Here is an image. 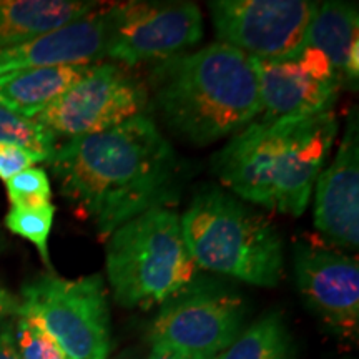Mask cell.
Instances as JSON below:
<instances>
[{"label":"cell","mask_w":359,"mask_h":359,"mask_svg":"<svg viewBox=\"0 0 359 359\" xmlns=\"http://www.w3.org/2000/svg\"><path fill=\"white\" fill-rule=\"evenodd\" d=\"M210 13L219 42L264 62L302 55L318 2L309 0H215Z\"/></svg>","instance_id":"ba28073f"},{"label":"cell","mask_w":359,"mask_h":359,"mask_svg":"<svg viewBox=\"0 0 359 359\" xmlns=\"http://www.w3.org/2000/svg\"><path fill=\"white\" fill-rule=\"evenodd\" d=\"M294 275L303 298L339 338L356 341L359 333L358 262L339 251L298 245Z\"/></svg>","instance_id":"8fae6325"},{"label":"cell","mask_w":359,"mask_h":359,"mask_svg":"<svg viewBox=\"0 0 359 359\" xmlns=\"http://www.w3.org/2000/svg\"><path fill=\"white\" fill-rule=\"evenodd\" d=\"M20 359H70L37 321L20 316L13 334Z\"/></svg>","instance_id":"7402d4cb"},{"label":"cell","mask_w":359,"mask_h":359,"mask_svg":"<svg viewBox=\"0 0 359 359\" xmlns=\"http://www.w3.org/2000/svg\"><path fill=\"white\" fill-rule=\"evenodd\" d=\"M333 110L255 120L213 160L223 187L241 200L291 217L304 213L338 137Z\"/></svg>","instance_id":"7a4b0ae2"},{"label":"cell","mask_w":359,"mask_h":359,"mask_svg":"<svg viewBox=\"0 0 359 359\" xmlns=\"http://www.w3.org/2000/svg\"><path fill=\"white\" fill-rule=\"evenodd\" d=\"M147 105L148 90L135 75L114 62H97L35 122L53 135L75 138L114 128L145 114Z\"/></svg>","instance_id":"52a82bcc"},{"label":"cell","mask_w":359,"mask_h":359,"mask_svg":"<svg viewBox=\"0 0 359 359\" xmlns=\"http://www.w3.org/2000/svg\"><path fill=\"white\" fill-rule=\"evenodd\" d=\"M17 308H19V304H17L15 298H13L8 291L0 288V316H4V314L12 313V311L17 313Z\"/></svg>","instance_id":"484cf974"},{"label":"cell","mask_w":359,"mask_h":359,"mask_svg":"<svg viewBox=\"0 0 359 359\" xmlns=\"http://www.w3.org/2000/svg\"><path fill=\"white\" fill-rule=\"evenodd\" d=\"M0 143L25 148L43 161L50 160L57 148L55 135L35 120L13 114L4 105H0Z\"/></svg>","instance_id":"d6986e66"},{"label":"cell","mask_w":359,"mask_h":359,"mask_svg":"<svg viewBox=\"0 0 359 359\" xmlns=\"http://www.w3.org/2000/svg\"><path fill=\"white\" fill-rule=\"evenodd\" d=\"M48 163L58 190L93 223L102 241L177 195V155L145 114L105 132L69 138Z\"/></svg>","instance_id":"6da1fadb"},{"label":"cell","mask_w":359,"mask_h":359,"mask_svg":"<svg viewBox=\"0 0 359 359\" xmlns=\"http://www.w3.org/2000/svg\"><path fill=\"white\" fill-rule=\"evenodd\" d=\"M180 224L196 266L263 288L280 283L285 266L280 233L228 193L212 187L196 193Z\"/></svg>","instance_id":"277c9868"},{"label":"cell","mask_w":359,"mask_h":359,"mask_svg":"<svg viewBox=\"0 0 359 359\" xmlns=\"http://www.w3.org/2000/svg\"><path fill=\"white\" fill-rule=\"evenodd\" d=\"M304 48L320 52L341 85H356L359 74V17L356 4H320L309 24Z\"/></svg>","instance_id":"9a60e30c"},{"label":"cell","mask_w":359,"mask_h":359,"mask_svg":"<svg viewBox=\"0 0 359 359\" xmlns=\"http://www.w3.org/2000/svg\"><path fill=\"white\" fill-rule=\"evenodd\" d=\"M213 359H294V343L281 314L269 313Z\"/></svg>","instance_id":"ac0fdd59"},{"label":"cell","mask_w":359,"mask_h":359,"mask_svg":"<svg viewBox=\"0 0 359 359\" xmlns=\"http://www.w3.org/2000/svg\"><path fill=\"white\" fill-rule=\"evenodd\" d=\"M55 206L48 205L37 210L11 208L6 217V226L13 235L25 238L39 250L43 263L50 264L48 257V236H50Z\"/></svg>","instance_id":"ffe728a7"},{"label":"cell","mask_w":359,"mask_h":359,"mask_svg":"<svg viewBox=\"0 0 359 359\" xmlns=\"http://www.w3.org/2000/svg\"><path fill=\"white\" fill-rule=\"evenodd\" d=\"M151 325V344H163L180 353L213 359L241 334L243 299L213 288L188 290L167 299Z\"/></svg>","instance_id":"30bf717a"},{"label":"cell","mask_w":359,"mask_h":359,"mask_svg":"<svg viewBox=\"0 0 359 359\" xmlns=\"http://www.w3.org/2000/svg\"><path fill=\"white\" fill-rule=\"evenodd\" d=\"M115 4L98 6L87 15L17 47L0 50V77L13 72L65 65H92L105 58Z\"/></svg>","instance_id":"4fadbf2b"},{"label":"cell","mask_w":359,"mask_h":359,"mask_svg":"<svg viewBox=\"0 0 359 359\" xmlns=\"http://www.w3.org/2000/svg\"><path fill=\"white\" fill-rule=\"evenodd\" d=\"M201 37L203 15L196 4H115L105 57L125 67L163 62Z\"/></svg>","instance_id":"9c48e42d"},{"label":"cell","mask_w":359,"mask_h":359,"mask_svg":"<svg viewBox=\"0 0 359 359\" xmlns=\"http://www.w3.org/2000/svg\"><path fill=\"white\" fill-rule=\"evenodd\" d=\"M314 224L344 248L359 245V125L356 109L348 116L343 140L330 167L314 183Z\"/></svg>","instance_id":"5bb4252c"},{"label":"cell","mask_w":359,"mask_h":359,"mask_svg":"<svg viewBox=\"0 0 359 359\" xmlns=\"http://www.w3.org/2000/svg\"><path fill=\"white\" fill-rule=\"evenodd\" d=\"M0 359H20L13 343V334L7 330L0 331Z\"/></svg>","instance_id":"d4e9b609"},{"label":"cell","mask_w":359,"mask_h":359,"mask_svg":"<svg viewBox=\"0 0 359 359\" xmlns=\"http://www.w3.org/2000/svg\"><path fill=\"white\" fill-rule=\"evenodd\" d=\"M255 62L264 120L333 110L343 87L320 52L303 48L293 60Z\"/></svg>","instance_id":"7c38bea8"},{"label":"cell","mask_w":359,"mask_h":359,"mask_svg":"<svg viewBox=\"0 0 359 359\" xmlns=\"http://www.w3.org/2000/svg\"><path fill=\"white\" fill-rule=\"evenodd\" d=\"M105 241L107 276L123 308L150 309L165 303L195 276L180 217L167 206L138 215Z\"/></svg>","instance_id":"5b68a950"},{"label":"cell","mask_w":359,"mask_h":359,"mask_svg":"<svg viewBox=\"0 0 359 359\" xmlns=\"http://www.w3.org/2000/svg\"><path fill=\"white\" fill-rule=\"evenodd\" d=\"M90 65H65L13 72L0 77V105L35 120L87 74Z\"/></svg>","instance_id":"e0dca14e"},{"label":"cell","mask_w":359,"mask_h":359,"mask_svg":"<svg viewBox=\"0 0 359 359\" xmlns=\"http://www.w3.org/2000/svg\"><path fill=\"white\" fill-rule=\"evenodd\" d=\"M100 6L79 0H6L0 2V50L17 47L87 15Z\"/></svg>","instance_id":"2e32d148"},{"label":"cell","mask_w":359,"mask_h":359,"mask_svg":"<svg viewBox=\"0 0 359 359\" xmlns=\"http://www.w3.org/2000/svg\"><path fill=\"white\" fill-rule=\"evenodd\" d=\"M17 314L37 321L70 359H107L111 351L109 299L100 275L40 276L24 286Z\"/></svg>","instance_id":"8992f818"},{"label":"cell","mask_w":359,"mask_h":359,"mask_svg":"<svg viewBox=\"0 0 359 359\" xmlns=\"http://www.w3.org/2000/svg\"><path fill=\"white\" fill-rule=\"evenodd\" d=\"M150 90L161 122L193 145L235 135L262 114L253 58L222 42L158 62Z\"/></svg>","instance_id":"3957f363"},{"label":"cell","mask_w":359,"mask_h":359,"mask_svg":"<svg viewBox=\"0 0 359 359\" xmlns=\"http://www.w3.org/2000/svg\"><path fill=\"white\" fill-rule=\"evenodd\" d=\"M148 359H201V358H195V356H190V354L180 353L177 349L163 346V344H154Z\"/></svg>","instance_id":"cb8c5ba5"},{"label":"cell","mask_w":359,"mask_h":359,"mask_svg":"<svg viewBox=\"0 0 359 359\" xmlns=\"http://www.w3.org/2000/svg\"><path fill=\"white\" fill-rule=\"evenodd\" d=\"M12 208L37 210L52 205L50 180L42 168H27L6 182Z\"/></svg>","instance_id":"44dd1931"},{"label":"cell","mask_w":359,"mask_h":359,"mask_svg":"<svg viewBox=\"0 0 359 359\" xmlns=\"http://www.w3.org/2000/svg\"><path fill=\"white\" fill-rule=\"evenodd\" d=\"M40 161L43 160L32 151L25 150V148L0 143V180H4V182L27 168H32Z\"/></svg>","instance_id":"603a6c76"}]
</instances>
